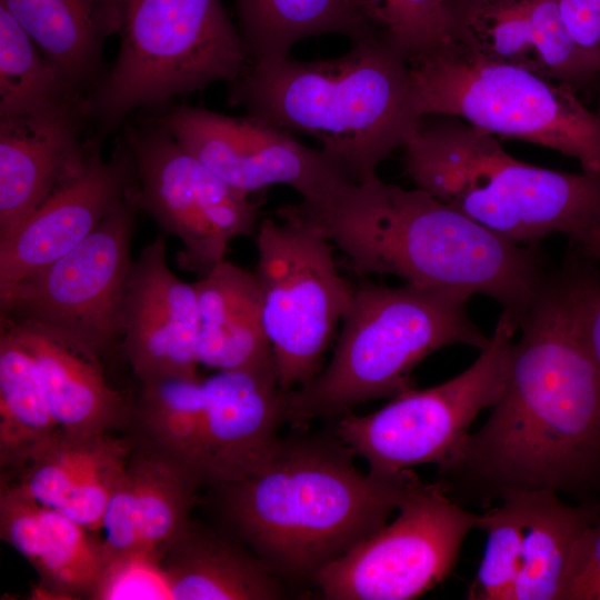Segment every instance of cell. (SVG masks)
I'll return each instance as SVG.
<instances>
[{"label":"cell","mask_w":600,"mask_h":600,"mask_svg":"<svg viewBox=\"0 0 600 600\" xmlns=\"http://www.w3.org/2000/svg\"><path fill=\"white\" fill-rule=\"evenodd\" d=\"M200 486L187 467L134 441L102 519L107 559L127 554L161 559L191 523Z\"/></svg>","instance_id":"20"},{"label":"cell","mask_w":600,"mask_h":600,"mask_svg":"<svg viewBox=\"0 0 600 600\" xmlns=\"http://www.w3.org/2000/svg\"><path fill=\"white\" fill-rule=\"evenodd\" d=\"M87 100L0 118V243L84 166Z\"/></svg>","instance_id":"19"},{"label":"cell","mask_w":600,"mask_h":600,"mask_svg":"<svg viewBox=\"0 0 600 600\" xmlns=\"http://www.w3.org/2000/svg\"><path fill=\"white\" fill-rule=\"evenodd\" d=\"M598 111H600V110H598Z\"/></svg>","instance_id":"39"},{"label":"cell","mask_w":600,"mask_h":600,"mask_svg":"<svg viewBox=\"0 0 600 600\" xmlns=\"http://www.w3.org/2000/svg\"><path fill=\"white\" fill-rule=\"evenodd\" d=\"M518 324L502 396L440 471L487 502L509 491L570 493L600 478V369L563 267Z\"/></svg>","instance_id":"1"},{"label":"cell","mask_w":600,"mask_h":600,"mask_svg":"<svg viewBox=\"0 0 600 600\" xmlns=\"http://www.w3.org/2000/svg\"><path fill=\"white\" fill-rule=\"evenodd\" d=\"M229 102L318 140L362 184L380 180V163L410 141L422 118L407 59L378 36L336 58L249 64L230 84Z\"/></svg>","instance_id":"3"},{"label":"cell","mask_w":600,"mask_h":600,"mask_svg":"<svg viewBox=\"0 0 600 600\" xmlns=\"http://www.w3.org/2000/svg\"><path fill=\"white\" fill-rule=\"evenodd\" d=\"M448 14L450 40L481 58L577 91L600 77L567 32L557 0H450Z\"/></svg>","instance_id":"17"},{"label":"cell","mask_w":600,"mask_h":600,"mask_svg":"<svg viewBox=\"0 0 600 600\" xmlns=\"http://www.w3.org/2000/svg\"><path fill=\"white\" fill-rule=\"evenodd\" d=\"M33 357L59 430L77 437L112 433L133 420L129 400L106 381L99 359L43 330L1 317Z\"/></svg>","instance_id":"22"},{"label":"cell","mask_w":600,"mask_h":600,"mask_svg":"<svg viewBox=\"0 0 600 600\" xmlns=\"http://www.w3.org/2000/svg\"><path fill=\"white\" fill-rule=\"evenodd\" d=\"M148 119L247 194L276 184L294 189L301 210L347 256L374 222L383 181L359 183L321 148L307 147L291 132L203 107H172Z\"/></svg>","instance_id":"8"},{"label":"cell","mask_w":600,"mask_h":600,"mask_svg":"<svg viewBox=\"0 0 600 600\" xmlns=\"http://www.w3.org/2000/svg\"><path fill=\"white\" fill-rule=\"evenodd\" d=\"M134 441L104 433L77 437L59 431L20 470L14 483L32 499L59 510L106 463L131 453Z\"/></svg>","instance_id":"29"},{"label":"cell","mask_w":600,"mask_h":600,"mask_svg":"<svg viewBox=\"0 0 600 600\" xmlns=\"http://www.w3.org/2000/svg\"><path fill=\"white\" fill-rule=\"evenodd\" d=\"M559 600H600V516L574 544Z\"/></svg>","instance_id":"34"},{"label":"cell","mask_w":600,"mask_h":600,"mask_svg":"<svg viewBox=\"0 0 600 600\" xmlns=\"http://www.w3.org/2000/svg\"><path fill=\"white\" fill-rule=\"evenodd\" d=\"M58 423L31 353L0 328V466L21 470L58 434Z\"/></svg>","instance_id":"28"},{"label":"cell","mask_w":600,"mask_h":600,"mask_svg":"<svg viewBox=\"0 0 600 600\" xmlns=\"http://www.w3.org/2000/svg\"><path fill=\"white\" fill-rule=\"evenodd\" d=\"M106 20L111 33L118 32V11L116 0H90Z\"/></svg>","instance_id":"37"},{"label":"cell","mask_w":600,"mask_h":600,"mask_svg":"<svg viewBox=\"0 0 600 600\" xmlns=\"http://www.w3.org/2000/svg\"><path fill=\"white\" fill-rule=\"evenodd\" d=\"M203 399L183 458L201 484L216 488L259 469L278 447L287 392L276 371L221 370L202 380Z\"/></svg>","instance_id":"15"},{"label":"cell","mask_w":600,"mask_h":600,"mask_svg":"<svg viewBox=\"0 0 600 600\" xmlns=\"http://www.w3.org/2000/svg\"><path fill=\"white\" fill-rule=\"evenodd\" d=\"M421 117H456L492 136L527 141L600 172V111L572 87L487 60L450 40L409 62Z\"/></svg>","instance_id":"9"},{"label":"cell","mask_w":600,"mask_h":600,"mask_svg":"<svg viewBox=\"0 0 600 600\" xmlns=\"http://www.w3.org/2000/svg\"><path fill=\"white\" fill-rule=\"evenodd\" d=\"M578 320L587 347L600 369V282L578 263L567 260Z\"/></svg>","instance_id":"35"},{"label":"cell","mask_w":600,"mask_h":600,"mask_svg":"<svg viewBox=\"0 0 600 600\" xmlns=\"http://www.w3.org/2000/svg\"><path fill=\"white\" fill-rule=\"evenodd\" d=\"M93 533L2 479L0 536L37 572L39 594L91 598L107 562L102 538Z\"/></svg>","instance_id":"21"},{"label":"cell","mask_w":600,"mask_h":600,"mask_svg":"<svg viewBox=\"0 0 600 600\" xmlns=\"http://www.w3.org/2000/svg\"><path fill=\"white\" fill-rule=\"evenodd\" d=\"M249 64L290 56L299 41L341 34L353 41L377 36L354 0H233Z\"/></svg>","instance_id":"27"},{"label":"cell","mask_w":600,"mask_h":600,"mask_svg":"<svg viewBox=\"0 0 600 600\" xmlns=\"http://www.w3.org/2000/svg\"><path fill=\"white\" fill-rule=\"evenodd\" d=\"M470 298L407 282L388 287L366 281L354 288L328 367L287 392L286 421L303 427L406 392L413 388V369L444 347L482 350L490 336L470 318Z\"/></svg>","instance_id":"5"},{"label":"cell","mask_w":600,"mask_h":600,"mask_svg":"<svg viewBox=\"0 0 600 600\" xmlns=\"http://www.w3.org/2000/svg\"><path fill=\"white\" fill-rule=\"evenodd\" d=\"M173 600H274L280 578L253 552L194 524L164 550L161 559Z\"/></svg>","instance_id":"24"},{"label":"cell","mask_w":600,"mask_h":600,"mask_svg":"<svg viewBox=\"0 0 600 600\" xmlns=\"http://www.w3.org/2000/svg\"><path fill=\"white\" fill-rule=\"evenodd\" d=\"M138 209L132 188L81 243L1 299L0 317L32 324L99 359L122 337Z\"/></svg>","instance_id":"12"},{"label":"cell","mask_w":600,"mask_h":600,"mask_svg":"<svg viewBox=\"0 0 600 600\" xmlns=\"http://www.w3.org/2000/svg\"><path fill=\"white\" fill-rule=\"evenodd\" d=\"M90 599H171L160 559L149 554L108 558Z\"/></svg>","instance_id":"33"},{"label":"cell","mask_w":600,"mask_h":600,"mask_svg":"<svg viewBox=\"0 0 600 600\" xmlns=\"http://www.w3.org/2000/svg\"><path fill=\"white\" fill-rule=\"evenodd\" d=\"M121 339L140 382L198 378L196 289L170 270L161 234L132 262Z\"/></svg>","instance_id":"18"},{"label":"cell","mask_w":600,"mask_h":600,"mask_svg":"<svg viewBox=\"0 0 600 600\" xmlns=\"http://www.w3.org/2000/svg\"><path fill=\"white\" fill-rule=\"evenodd\" d=\"M499 506L480 514L478 529L486 532V546L466 598L508 600L521 557L523 519L516 491L503 493Z\"/></svg>","instance_id":"32"},{"label":"cell","mask_w":600,"mask_h":600,"mask_svg":"<svg viewBox=\"0 0 600 600\" xmlns=\"http://www.w3.org/2000/svg\"><path fill=\"white\" fill-rule=\"evenodd\" d=\"M403 167L416 188L511 242L536 246L561 233L584 252L600 237V172L520 161L496 136L459 118L422 117Z\"/></svg>","instance_id":"4"},{"label":"cell","mask_w":600,"mask_h":600,"mask_svg":"<svg viewBox=\"0 0 600 600\" xmlns=\"http://www.w3.org/2000/svg\"><path fill=\"white\" fill-rule=\"evenodd\" d=\"M337 438L281 439L254 472L219 487L223 518L279 578L310 579L387 524L420 478L361 472Z\"/></svg>","instance_id":"2"},{"label":"cell","mask_w":600,"mask_h":600,"mask_svg":"<svg viewBox=\"0 0 600 600\" xmlns=\"http://www.w3.org/2000/svg\"><path fill=\"white\" fill-rule=\"evenodd\" d=\"M117 57L87 98L96 136L116 131L136 109L237 81L249 66L222 0H116Z\"/></svg>","instance_id":"7"},{"label":"cell","mask_w":600,"mask_h":600,"mask_svg":"<svg viewBox=\"0 0 600 600\" xmlns=\"http://www.w3.org/2000/svg\"><path fill=\"white\" fill-rule=\"evenodd\" d=\"M72 91L86 99L107 73L111 36L90 0H0Z\"/></svg>","instance_id":"25"},{"label":"cell","mask_w":600,"mask_h":600,"mask_svg":"<svg viewBox=\"0 0 600 600\" xmlns=\"http://www.w3.org/2000/svg\"><path fill=\"white\" fill-rule=\"evenodd\" d=\"M372 31L407 61L450 41V0H354Z\"/></svg>","instance_id":"31"},{"label":"cell","mask_w":600,"mask_h":600,"mask_svg":"<svg viewBox=\"0 0 600 600\" xmlns=\"http://www.w3.org/2000/svg\"><path fill=\"white\" fill-rule=\"evenodd\" d=\"M583 254L600 261V238Z\"/></svg>","instance_id":"38"},{"label":"cell","mask_w":600,"mask_h":600,"mask_svg":"<svg viewBox=\"0 0 600 600\" xmlns=\"http://www.w3.org/2000/svg\"><path fill=\"white\" fill-rule=\"evenodd\" d=\"M523 519L520 567L508 600H559L576 542L599 517L552 490L516 491Z\"/></svg>","instance_id":"26"},{"label":"cell","mask_w":600,"mask_h":600,"mask_svg":"<svg viewBox=\"0 0 600 600\" xmlns=\"http://www.w3.org/2000/svg\"><path fill=\"white\" fill-rule=\"evenodd\" d=\"M518 330L516 318L502 310L488 344L464 371L434 387L402 392L374 412L344 413L336 434L377 476L429 463L443 470L461 451L479 413L502 396Z\"/></svg>","instance_id":"11"},{"label":"cell","mask_w":600,"mask_h":600,"mask_svg":"<svg viewBox=\"0 0 600 600\" xmlns=\"http://www.w3.org/2000/svg\"><path fill=\"white\" fill-rule=\"evenodd\" d=\"M394 520L323 567L312 581L329 600H410L453 570L480 514L462 508L442 482L419 480Z\"/></svg>","instance_id":"13"},{"label":"cell","mask_w":600,"mask_h":600,"mask_svg":"<svg viewBox=\"0 0 600 600\" xmlns=\"http://www.w3.org/2000/svg\"><path fill=\"white\" fill-rule=\"evenodd\" d=\"M122 140L134 167L138 208L181 241V268L202 277L224 259L234 238L257 232L259 211L249 194L222 180L164 128L144 119L128 124Z\"/></svg>","instance_id":"14"},{"label":"cell","mask_w":600,"mask_h":600,"mask_svg":"<svg viewBox=\"0 0 600 600\" xmlns=\"http://www.w3.org/2000/svg\"><path fill=\"white\" fill-rule=\"evenodd\" d=\"M198 306L199 364L221 370L276 371L254 272L228 260L193 283Z\"/></svg>","instance_id":"23"},{"label":"cell","mask_w":600,"mask_h":600,"mask_svg":"<svg viewBox=\"0 0 600 600\" xmlns=\"http://www.w3.org/2000/svg\"><path fill=\"white\" fill-rule=\"evenodd\" d=\"M80 99L86 98L70 89L0 3V118L29 114Z\"/></svg>","instance_id":"30"},{"label":"cell","mask_w":600,"mask_h":600,"mask_svg":"<svg viewBox=\"0 0 600 600\" xmlns=\"http://www.w3.org/2000/svg\"><path fill=\"white\" fill-rule=\"evenodd\" d=\"M534 247L501 238L421 189L384 182L373 230L353 269L482 294L519 322L547 277Z\"/></svg>","instance_id":"6"},{"label":"cell","mask_w":600,"mask_h":600,"mask_svg":"<svg viewBox=\"0 0 600 600\" xmlns=\"http://www.w3.org/2000/svg\"><path fill=\"white\" fill-rule=\"evenodd\" d=\"M103 138L90 139L83 168L0 243V300L23 279L81 243L134 186V167L122 143L101 156Z\"/></svg>","instance_id":"16"},{"label":"cell","mask_w":600,"mask_h":600,"mask_svg":"<svg viewBox=\"0 0 600 600\" xmlns=\"http://www.w3.org/2000/svg\"><path fill=\"white\" fill-rule=\"evenodd\" d=\"M277 213L282 222H259L253 272L278 381L290 391L319 373L354 288L339 273L333 242L318 223L298 204L282 206Z\"/></svg>","instance_id":"10"},{"label":"cell","mask_w":600,"mask_h":600,"mask_svg":"<svg viewBox=\"0 0 600 600\" xmlns=\"http://www.w3.org/2000/svg\"><path fill=\"white\" fill-rule=\"evenodd\" d=\"M557 3L571 40L600 71V0H557Z\"/></svg>","instance_id":"36"}]
</instances>
